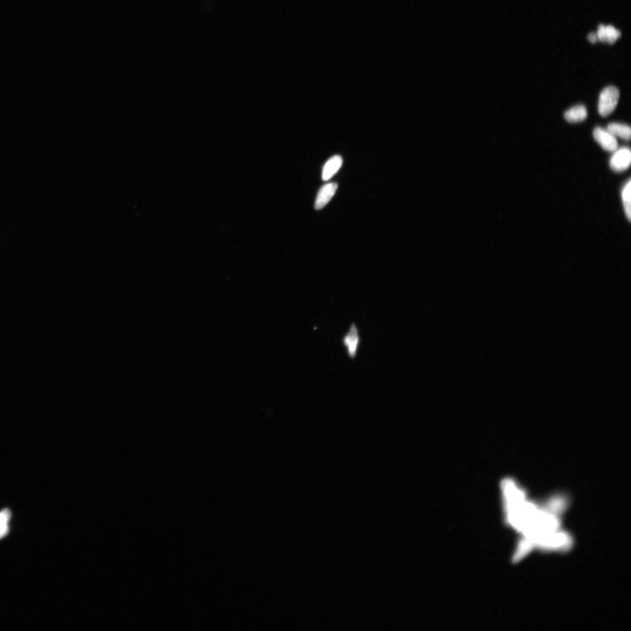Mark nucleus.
Masks as SVG:
<instances>
[{
    "instance_id": "f257e3e1",
    "label": "nucleus",
    "mask_w": 631,
    "mask_h": 631,
    "mask_svg": "<svg viewBox=\"0 0 631 631\" xmlns=\"http://www.w3.org/2000/svg\"><path fill=\"white\" fill-rule=\"evenodd\" d=\"M619 91L614 86H608L601 91L599 101V112L601 116L610 115L618 105Z\"/></svg>"
},
{
    "instance_id": "f03ea898",
    "label": "nucleus",
    "mask_w": 631,
    "mask_h": 631,
    "mask_svg": "<svg viewBox=\"0 0 631 631\" xmlns=\"http://www.w3.org/2000/svg\"><path fill=\"white\" fill-rule=\"evenodd\" d=\"M361 338L355 323L350 326L347 333L342 338V344L346 348V353L350 359H355L360 345Z\"/></svg>"
},
{
    "instance_id": "7ed1b4c3",
    "label": "nucleus",
    "mask_w": 631,
    "mask_h": 631,
    "mask_svg": "<svg viewBox=\"0 0 631 631\" xmlns=\"http://www.w3.org/2000/svg\"><path fill=\"white\" fill-rule=\"evenodd\" d=\"M631 162V153L628 148L617 149L612 156L610 165L612 170L616 172H621L628 169Z\"/></svg>"
},
{
    "instance_id": "20e7f679",
    "label": "nucleus",
    "mask_w": 631,
    "mask_h": 631,
    "mask_svg": "<svg viewBox=\"0 0 631 631\" xmlns=\"http://www.w3.org/2000/svg\"><path fill=\"white\" fill-rule=\"evenodd\" d=\"M593 137L605 151L614 152L618 149L617 140L607 129L596 127L593 131Z\"/></svg>"
},
{
    "instance_id": "39448f33",
    "label": "nucleus",
    "mask_w": 631,
    "mask_h": 631,
    "mask_svg": "<svg viewBox=\"0 0 631 631\" xmlns=\"http://www.w3.org/2000/svg\"><path fill=\"white\" fill-rule=\"evenodd\" d=\"M338 185L335 182H330L323 186L317 194L315 202V209L320 210L323 208L336 192Z\"/></svg>"
},
{
    "instance_id": "423d86ee",
    "label": "nucleus",
    "mask_w": 631,
    "mask_h": 631,
    "mask_svg": "<svg viewBox=\"0 0 631 631\" xmlns=\"http://www.w3.org/2000/svg\"><path fill=\"white\" fill-rule=\"evenodd\" d=\"M342 165V159L340 156L335 155L325 163L322 171V179L328 181L333 177L340 170Z\"/></svg>"
},
{
    "instance_id": "0eeeda50",
    "label": "nucleus",
    "mask_w": 631,
    "mask_h": 631,
    "mask_svg": "<svg viewBox=\"0 0 631 631\" xmlns=\"http://www.w3.org/2000/svg\"><path fill=\"white\" fill-rule=\"evenodd\" d=\"M565 118L571 123L583 121L587 116V111L585 106L579 105L569 109L564 114Z\"/></svg>"
},
{
    "instance_id": "6e6552de",
    "label": "nucleus",
    "mask_w": 631,
    "mask_h": 631,
    "mask_svg": "<svg viewBox=\"0 0 631 631\" xmlns=\"http://www.w3.org/2000/svg\"><path fill=\"white\" fill-rule=\"evenodd\" d=\"M607 129L615 137H618L625 141L630 140V127L625 124L611 123L608 124Z\"/></svg>"
},
{
    "instance_id": "1a4fd4ad",
    "label": "nucleus",
    "mask_w": 631,
    "mask_h": 631,
    "mask_svg": "<svg viewBox=\"0 0 631 631\" xmlns=\"http://www.w3.org/2000/svg\"><path fill=\"white\" fill-rule=\"evenodd\" d=\"M11 518L12 513L10 510L4 509L0 512V539L5 538L9 534Z\"/></svg>"
},
{
    "instance_id": "9d476101",
    "label": "nucleus",
    "mask_w": 631,
    "mask_h": 631,
    "mask_svg": "<svg viewBox=\"0 0 631 631\" xmlns=\"http://www.w3.org/2000/svg\"><path fill=\"white\" fill-rule=\"evenodd\" d=\"M630 185L631 182L630 180H629L627 182V183L625 185L624 187H623L622 191V199L623 208H624L626 217L628 218L629 220H630L631 217Z\"/></svg>"
},
{
    "instance_id": "9b49d317",
    "label": "nucleus",
    "mask_w": 631,
    "mask_h": 631,
    "mask_svg": "<svg viewBox=\"0 0 631 631\" xmlns=\"http://www.w3.org/2000/svg\"><path fill=\"white\" fill-rule=\"evenodd\" d=\"M598 39L603 42H607V35L605 32V27L603 25H600L599 27V30L597 32Z\"/></svg>"
},
{
    "instance_id": "f8f14e48",
    "label": "nucleus",
    "mask_w": 631,
    "mask_h": 631,
    "mask_svg": "<svg viewBox=\"0 0 631 631\" xmlns=\"http://www.w3.org/2000/svg\"><path fill=\"white\" fill-rule=\"evenodd\" d=\"M587 39H588L589 41L591 43H596L598 40L597 35L595 34V33L591 32L588 36H587Z\"/></svg>"
},
{
    "instance_id": "ddd939ff",
    "label": "nucleus",
    "mask_w": 631,
    "mask_h": 631,
    "mask_svg": "<svg viewBox=\"0 0 631 631\" xmlns=\"http://www.w3.org/2000/svg\"><path fill=\"white\" fill-rule=\"evenodd\" d=\"M615 31V29L612 26L605 27V32H606L607 36L613 35Z\"/></svg>"
},
{
    "instance_id": "4468645a",
    "label": "nucleus",
    "mask_w": 631,
    "mask_h": 631,
    "mask_svg": "<svg viewBox=\"0 0 631 631\" xmlns=\"http://www.w3.org/2000/svg\"><path fill=\"white\" fill-rule=\"evenodd\" d=\"M621 32H620L618 30H615L613 36H614L616 39H617L620 37V36H621Z\"/></svg>"
}]
</instances>
